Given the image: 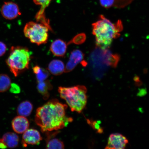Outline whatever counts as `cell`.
<instances>
[{
	"label": "cell",
	"mask_w": 149,
	"mask_h": 149,
	"mask_svg": "<svg viewBox=\"0 0 149 149\" xmlns=\"http://www.w3.org/2000/svg\"><path fill=\"white\" fill-rule=\"evenodd\" d=\"M68 107L57 99L49 100L37 109L35 123L43 132L62 129L73 120L66 115Z\"/></svg>",
	"instance_id": "1"
},
{
	"label": "cell",
	"mask_w": 149,
	"mask_h": 149,
	"mask_svg": "<svg viewBox=\"0 0 149 149\" xmlns=\"http://www.w3.org/2000/svg\"><path fill=\"white\" fill-rule=\"evenodd\" d=\"M92 26L96 45L103 50L109 47L113 39L120 36V33L123 29L121 20L113 24L102 15H100L99 20L92 24Z\"/></svg>",
	"instance_id": "2"
},
{
	"label": "cell",
	"mask_w": 149,
	"mask_h": 149,
	"mask_svg": "<svg viewBox=\"0 0 149 149\" xmlns=\"http://www.w3.org/2000/svg\"><path fill=\"white\" fill-rule=\"evenodd\" d=\"M58 92L61 97L66 101L72 111L81 113L86 106L87 89L84 86L59 87Z\"/></svg>",
	"instance_id": "3"
},
{
	"label": "cell",
	"mask_w": 149,
	"mask_h": 149,
	"mask_svg": "<svg viewBox=\"0 0 149 149\" xmlns=\"http://www.w3.org/2000/svg\"><path fill=\"white\" fill-rule=\"evenodd\" d=\"M31 55V52L27 47L17 46L11 48L6 63L15 77L29 68Z\"/></svg>",
	"instance_id": "4"
},
{
	"label": "cell",
	"mask_w": 149,
	"mask_h": 149,
	"mask_svg": "<svg viewBox=\"0 0 149 149\" xmlns=\"http://www.w3.org/2000/svg\"><path fill=\"white\" fill-rule=\"evenodd\" d=\"M49 30V28L41 23L30 22L24 27V33L31 42L40 45L47 42Z\"/></svg>",
	"instance_id": "5"
},
{
	"label": "cell",
	"mask_w": 149,
	"mask_h": 149,
	"mask_svg": "<svg viewBox=\"0 0 149 149\" xmlns=\"http://www.w3.org/2000/svg\"><path fill=\"white\" fill-rule=\"evenodd\" d=\"M2 15L6 19L12 20L15 19L21 15L17 4L13 2H5L1 10Z\"/></svg>",
	"instance_id": "6"
},
{
	"label": "cell",
	"mask_w": 149,
	"mask_h": 149,
	"mask_svg": "<svg viewBox=\"0 0 149 149\" xmlns=\"http://www.w3.org/2000/svg\"><path fill=\"white\" fill-rule=\"evenodd\" d=\"M128 143V139L119 133L112 134L109 136L105 149H123L125 148Z\"/></svg>",
	"instance_id": "7"
},
{
	"label": "cell",
	"mask_w": 149,
	"mask_h": 149,
	"mask_svg": "<svg viewBox=\"0 0 149 149\" xmlns=\"http://www.w3.org/2000/svg\"><path fill=\"white\" fill-rule=\"evenodd\" d=\"M35 4L41 6L40 8L35 16L36 21L45 25L52 31L49 19L46 17L45 10L52 0H33Z\"/></svg>",
	"instance_id": "8"
},
{
	"label": "cell",
	"mask_w": 149,
	"mask_h": 149,
	"mask_svg": "<svg viewBox=\"0 0 149 149\" xmlns=\"http://www.w3.org/2000/svg\"><path fill=\"white\" fill-rule=\"evenodd\" d=\"M42 139L38 130L34 129H28L23 133L22 144L24 147H27L28 145H38Z\"/></svg>",
	"instance_id": "9"
},
{
	"label": "cell",
	"mask_w": 149,
	"mask_h": 149,
	"mask_svg": "<svg viewBox=\"0 0 149 149\" xmlns=\"http://www.w3.org/2000/svg\"><path fill=\"white\" fill-rule=\"evenodd\" d=\"M84 58V54L81 50H73L70 53L69 59L65 67V72H71L78 64L81 63Z\"/></svg>",
	"instance_id": "10"
},
{
	"label": "cell",
	"mask_w": 149,
	"mask_h": 149,
	"mask_svg": "<svg viewBox=\"0 0 149 149\" xmlns=\"http://www.w3.org/2000/svg\"><path fill=\"white\" fill-rule=\"evenodd\" d=\"M68 43L61 39H57L52 43L50 50L56 56L64 57L66 54Z\"/></svg>",
	"instance_id": "11"
},
{
	"label": "cell",
	"mask_w": 149,
	"mask_h": 149,
	"mask_svg": "<svg viewBox=\"0 0 149 149\" xmlns=\"http://www.w3.org/2000/svg\"><path fill=\"white\" fill-rule=\"evenodd\" d=\"M13 130L16 133L23 134L29 129V123L26 117L19 116L14 118L12 122Z\"/></svg>",
	"instance_id": "12"
},
{
	"label": "cell",
	"mask_w": 149,
	"mask_h": 149,
	"mask_svg": "<svg viewBox=\"0 0 149 149\" xmlns=\"http://www.w3.org/2000/svg\"><path fill=\"white\" fill-rule=\"evenodd\" d=\"M134 0H100V5L106 8L114 7L123 8L131 3Z\"/></svg>",
	"instance_id": "13"
},
{
	"label": "cell",
	"mask_w": 149,
	"mask_h": 149,
	"mask_svg": "<svg viewBox=\"0 0 149 149\" xmlns=\"http://www.w3.org/2000/svg\"><path fill=\"white\" fill-rule=\"evenodd\" d=\"M65 67L62 61L59 59H54L48 64V70L53 75L58 76L64 72Z\"/></svg>",
	"instance_id": "14"
},
{
	"label": "cell",
	"mask_w": 149,
	"mask_h": 149,
	"mask_svg": "<svg viewBox=\"0 0 149 149\" xmlns=\"http://www.w3.org/2000/svg\"><path fill=\"white\" fill-rule=\"evenodd\" d=\"M7 148H15L18 146L19 138L15 133L8 132L3 135L2 139Z\"/></svg>",
	"instance_id": "15"
},
{
	"label": "cell",
	"mask_w": 149,
	"mask_h": 149,
	"mask_svg": "<svg viewBox=\"0 0 149 149\" xmlns=\"http://www.w3.org/2000/svg\"><path fill=\"white\" fill-rule=\"evenodd\" d=\"M37 88L39 93L42 95L44 99L46 100L49 97V91L53 89V85L49 80L47 79L38 82Z\"/></svg>",
	"instance_id": "16"
},
{
	"label": "cell",
	"mask_w": 149,
	"mask_h": 149,
	"mask_svg": "<svg viewBox=\"0 0 149 149\" xmlns=\"http://www.w3.org/2000/svg\"><path fill=\"white\" fill-rule=\"evenodd\" d=\"M33 109V105L31 102L26 100L19 104L17 109V112L19 116L26 117L31 114Z\"/></svg>",
	"instance_id": "17"
},
{
	"label": "cell",
	"mask_w": 149,
	"mask_h": 149,
	"mask_svg": "<svg viewBox=\"0 0 149 149\" xmlns=\"http://www.w3.org/2000/svg\"><path fill=\"white\" fill-rule=\"evenodd\" d=\"M33 73L36 75L37 82L45 81L49 77L48 71L38 66H35L33 68Z\"/></svg>",
	"instance_id": "18"
},
{
	"label": "cell",
	"mask_w": 149,
	"mask_h": 149,
	"mask_svg": "<svg viewBox=\"0 0 149 149\" xmlns=\"http://www.w3.org/2000/svg\"><path fill=\"white\" fill-rule=\"evenodd\" d=\"M46 148L48 149H63L65 148L64 143L58 139H48L47 140Z\"/></svg>",
	"instance_id": "19"
},
{
	"label": "cell",
	"mask_w": 149,
	"mask_h": 149,
	"mask_svg": "<svg viewBox=\"0 0 149 149\" xmlns=\"http://www.w3.org/2000/svg\"><path fill=\"white\" fill-rule=\"evenodd\" d=\"M11 79L6 74H0V92H4L10 88Z\"/></svg>",
	"instance_id": "20"
},
{
	"label": "cell",
	"mask_w": 149,
	"mask_h": 149,
	"mask_svg": "<svg viewBox=\"0 0 149 149\" xmlns=\"http://www.w3.org/2000/svg\"><path fill=\"white\" fill-rule=\"evenodd\" d=\"M87 122L97 133L101 134L103 133V129L100 124V121L93 120L87 119Z\"/></svg>",
	"instance_id": "21"
},
{
	"label": "cell",
	"mask_w": 149,
	"mask_h": 149,
	"mask_svg": "<svg viewBox=\"0 0 149 149\" xmlns=\"http://www.w3.org/2000/svg\"><path fill=\"white\" fill-rule=\"evenodd\" d=\"M86 39V36L85 34L81 33L77 35L68 44L74 43L76 44H80L85 41Z\"/></svg>",
	"instance_id": "22"
},
{
	"label": "cell",
	"mask_w": 149,
	"mask_h": 149,
	"mask_svg": "<svg viewBox=\"0 0 149 149\" xmlns=\"http://www.w3.org/2000/svg\"><path fill=\"white\" fill-rule=\"evenodd\" d=\"M10 88V92L13 94H19L21 92L20 86L16 83L11 84Z\"/></svg>",
	"instance_id": "23"
},
{
	"label": "cell",
	"mask_w": 149,
	"mask_h": 149,
	"mask_svg": "<svg viewBox=\"0 0 149 149\" xmlns=\"http://www.w3.org/2000/svg\"><path fill=\"white\" fill-rule=\"evenodd\" d=\"M7 51V46L4 43L0 42V57L5 54Z\"/></svg>",
	"instance_id": "24"
},
{
	"label": "cell",
	"mask_w": 149,
	"mask_h": 149,
	"mask_svg": "<svg viewBox=\"0 0 149 149\" xmlns=\"http://www.w3.org/2000/svg\"><path fill=\"white\" fill-rule=\"evenodd\" d=\"M7 148L6 145L3 140V139H0V148L5 149Z\"/></svg>",
	"instance_id": "25"
}]
</instances>
